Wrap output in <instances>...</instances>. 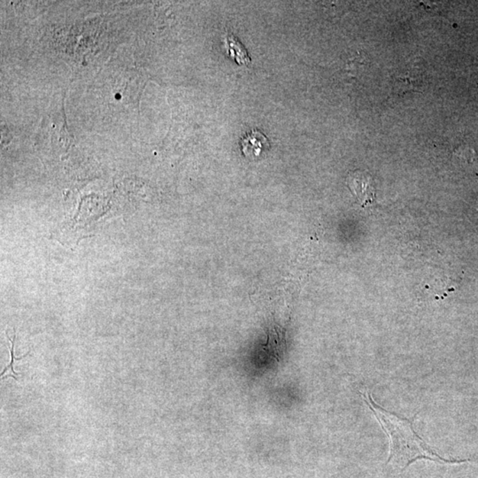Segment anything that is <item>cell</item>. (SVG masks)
<instances>
[{
  "mask_svg": "<svg viewBox=\"0 0 478 478\" xmlns=\"http://www.w3.org/2000/svg\"><path fill=\"white\" fill-rule=\"evenodd\" d=\"M361 396L390 438V455L387 463L403 471L415 461L424 459L442 464L466 463V461H449L436 454L416 434L411 421L377 405L370 393H361Z\"/></svg>",
  "mask_w": 478,
  "mask_h": 478,
  "instance_id": "6da1fadb",
  "label": "cell"
},
{
  "mask_svg": "<svg viewBox=\"0 0 478 478\" xmlns=\"http://www.w3.org/2000/svg\"><path fill=\"white\" fill-rule=\"evenodd\" d=\"M393 88L397 95L405 93L420 92L424 88L425 79V71L418 67H409L397 73L393 79Z\"/></svg>",
  "mask_w": 478,
  "mask_h": 478,
  "instance_id": "7a4b0ae2",
  "label": "cell"
},
{
  "mask_svg": "<svg viewBox=\"0 0 478 478\" xmlns=\"http://www.w3.org/2000/svg\"><path fill=\"white\" fill-rule=\"evenodd\" d=\"M347 186L363 208L373 204L376 200V188L369 174L360 171L350 174Z\"/></svg>",
  "mask_w": 478,
  "mask_h": 478,
  "instance_id": "3957f363",
  "label": "cell"
},
{
  "mask_svg": "<svg viewBox=\"0 0 478 478\" xmlns=\"http://www.w3.org/2000/svg\"><path fill=\"white\" fill-rule=\"evenodd\" d=\"M270 141L261 131H252L241 140V149L245 157L257 159L261 154L269 150Z\"/></svg>",
  "mask_w": 478,
  "mask_h": 478,
  "instance_id": "277c9868",
  "label": "cell"
},
{
  "mask_svg": "<svg viewBox=\"0 0 478 478\" xmlns=\"http://www.w3.org/2000/svg\"><path fill=\"white\" fill-rule=\"evenodd\" d=\"M229 53L231 57L237 61L239 65H247L250 63V58L248 56L247 50L244 49L243 45L239 43L237 38L231 35L227 38Z\"/></svg>",
  "mask_w": 478,
  "mask_h": 478,
  "instance_id": "5b68a950",
  "label": "cell"
},
{
  "mask_svg": "<svg viewBox=\"0 0 478 478\" xmlns=\"http://www.w3.org/2000/svg\"><path fill=\"white\" fill-rule=\"evenodd\" d=\"M15 339V337L14 339H13V340L11 341V343H12V348H11V363H10V365H9V366L6 367V369H5L4 370L2 371V373H1L2 379H3V377H4V374H5V373L6 372V371H8V370H11L12 372H13V374H16V373L15 372L14 366H13V365H14V361H15V353H14Z\"/></svg>",
  "mask_w": 478,
  "mask_h": 478,
  "instance_id": "8992f818",
  "label": "cell"
}]
</instances>
